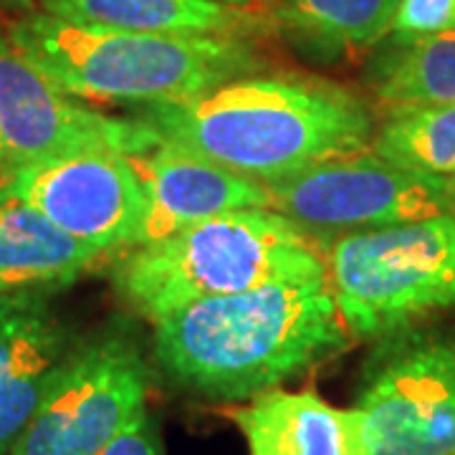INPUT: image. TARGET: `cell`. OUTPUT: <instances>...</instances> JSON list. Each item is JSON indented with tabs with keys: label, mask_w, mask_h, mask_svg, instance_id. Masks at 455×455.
I'll return each mask as SVG.
<instances>
[{
	"label": "cell",
	"mask_w": 455,
	"mask_h": 455,
	"mask_svg": "<svg viewBox=\"0 0 455 455\" xmlns=\"http://www.w3.org/2000/svg\"><path fill=\"white\" fill-rule=\"evenodd\" d=\"M134 119L259 182L367 152L374 137V116L362 99L307 76H243L196 97L142 104Z\"/></svg>",
	"instance_id": "1"
},
{
	"label": "cell",
	"mask_w": 455,
	"mask_h": 455,
	"mask_svg": "<svg viewBox=\"0 0 455 455\" xmlns=\"http://www.w3.org/2000/svg\"><path fill=\"white\" fill-rule=\"evenodd\" d=\"M329 276L196 301L155 322L152 355L167 379L212 400L274 390L347 349Z\"/></svg>",
	"instance_id": "2"
},
{
	"label": "cell",
	"mask_w": 455,
	"mask_h": 455,
	"mask_svg": "<svg viewBox=\"0 0 455 455\" xmlns=\"http://www.w3.org/2000/svg\"><path fill=\"white\" fill-rule=\"evenodd\" d=\"M8 38L68 97L104 104L196 97L259 68L248 38L112 31L51 13L18 20Z\"/></svg>",
	"instance_id": "3"
},
{
	"label": "cell",
	"mask_w": 455,
	"mask_h": 455,
	"mask_svg": "<svg viewBox=\"0 0 455 455\" xmlns=\"http://www.w3.org/2000/svg\"><path fill=\"white\" fill-rule=\"evenodd\" d=\"M324 276L319 243L266 208L215 215L137 245L114 268L119 296L149 322L205 299Z\"/></svg>",
	"instance_id": "4"
},
{
	"label": "cell",
	"mask_w": 455,
	"mask_h": 455,
	"mask_svg": "<svg viewBox=\"0 0 455 455\" xmlns=\"http://www.w3.org/2000/svg\"><path fill=\"white\" fill-rule=\"evenodd\" d=\"M324 253L352 337L379 339L455 307V212L337 235Z\"/></svg>",
	"instance_id": "5"
},
{
	"label": "cell",
	"mask_w": 455,
	"mask_h": 455,
	"mask_svg": "<svg viewBox=\"0 0 455 455\" xmlns=\"http://www.w3.org/2000/svg\"><path fill=\"white\" fill-rule=\"evenodd\" d=\"M357 412L367 455H455V339L412 324L377 339Z\"/></svg>",
	"instance_id": "6"
},
{
	"label": "cell",
	"mask_w": 455,
	"mask_h": 455,
	"mask_svg": "<svg viewBox=\"0 0 455 455\" xmlns=\"http://www.w3.org/2000/svg\"><path fill=\"white\" fill-rule=\"evenodd\" d=\"M149 367L134 331L114 324L79 341L11 455H99L145 407Z\"/></svg>",
	"instance_id": "7"
},
{
	"label": "cell",
	"mask_w": 455,
	"mask_h": 455,
	"mask_svg": "<svg viewBox=\"0 0 455 455\" xmlns=\"http://www.w3.org/2000/svg\"><path fill=\"white\" fill-rule=\"evenodd\" d=\"M263 185L271 211L309 235H347L453 212L448 180L407 172L372 149Z\"/></svg>",
	"instance_id": "8"
},
{
	"label": "cell",
	"mask_w": 455,
	"mask_h": 455,
	"mask_svg": "<svg viewBox=\"0 0 455 455\" xmlns=\"http://www.w3.org/2000/svg\"><path fill=\"white\" fill-rule=\"evenodd\" d=\"M8 185L66 233L104 253L137 245L145 200L119 149H82L18 170Z\"/></svg>",
	"instance_id": "9"
},
{
	"label": "cell",
	"mask_w": 455,
	"mask_h": 455,
	"mask_svg": "<svg viewBox=\"0 0 455 455\" xmlns=\"http://www.w3.org/2000/svg\"><path fill=\"white\" fill-rule=\"evenodd\" d=\"M134 119L92 112L0 33V185L28 164L82 149H124Z\"/></svg>",
	"instance_id": "10"
},
{
	"label": "cell",
	"mask_w": 455,
	"mask_h": 455,
	"mask_svg": "<svg viewBox=\"0 0 455 455\" xmlns=\"http://www.w3.org/2000/svg\"><path fill=\"white\" fill-rule=\"evenodd\" d=\"M122 155L145 200L137 245L170 238L182 228L215 215L253 208L271 211L263 182L167 142L140 119H134V132Z\"/></svg>",
	"instance_id": "11"
},
{
	"label": "cell",
	"mask_w": 455,
	"mask_h": 455,
	"mask_svg": "<svg viewBox=\"0 0 455 455\" xmlns=\"http://www.w3.org/2000/svg\"><path fill=\"white\" fill-rule=\"evenodd\" d=\"M76 344L38 289L0 296V455L11 453Z\"/></svg>",
	"instance_id": "12"
},
{
	"label": "cell",
	"mask_w": 455,
	"mask_h": 455,
	"mask_svg": "<svg viewBox=\"0 0 455 455\" xmlns=\"http://www.w3.org/2000/svg\"><path fill=\"white\" fill-rule=\"evenodd\" d=\"M223 415L243 433L248 455H367L357 407L341 410L311 390L274 387Z\"/></svg>",
	"instance_id": "13"
},
{
	"label": "cell",
	"mask_w": 455,
	"mask_h": 455,
	"mask_svg": "<svg viewBox=\"0 0 455 455\" xmlns=\"http://www.w3.org/2000/svg\"><path fill=\"white\" fill-rule=\"evenodd\" d=\"M44 13L82 26L160 36L248 38L271 20L259 8L223 0H41Z\"/></svg>",
	"instance_id": "14"
},
{
	"label": "cell",
	"mask_w": 455,
	"mask_h": 455,
	"mask_svg": "<svg viewBox=\"0 0 455 455\" xmlns=\"http://www.w3.org/2000/svg\"><path fill=\"white\" fill-rule=\"evenodd\" d=\"M107 253L59 228L31 203L0 185V281L13 289L64 286Z\"/></svg>",
	"instance_id": "15"
},
{
	"label": "cell",
	"mask_w": 455,
	"mask_h": 455,
	"mask_svg": "<svg viewBox=\"0 0 455 455\" xmlns=\"http://www.w3.org/2000/svg\"><path fill=\"white\" fill-rule=\"evenodd\" d=\"M370 84L387 114L455 104V31L395 46L374 64Z\"/></svg>",
	"instance_id": "16"
},
{
	"label": "cell",
	"mask_w": 455,
	"mask_h": 455,
	"mask_svg": "<svg viewBox=\"0 0 455 455\" xmlns=\"http://www.w3.org/2000/svg\"><path fill=\"white\" fill-rule=\"evenodd\" d=\"M377 157L407 172L427 178H455V104L412 107L387 114L374 132Z\"/></svg>",
	"instance_id": "17"
},
{
	"label": "cell",
	"mask_w": 455,
	"mask_h": 455,
	"mask_svg": "<svg viewBox=\"0 0 455 455\" xmlns=\"http://www.w3.org/2000/svg\"><path fill=\"white\" fill-rule=\"evenodd\" d=\"M400 0H278V20L331 49H367L390 33Z\"/></svg>",
	"instance_id": "18"
},
{
	"label": "cell",
	"mask_w": 455,
	"mask_h": 455,
	"mask_svg": "<svg viewBox=\"0 0 455 455\" xmlns=\"http://www.w3.org/2000/svg\"><path fill=\"white\" fill-rule=\"evenodd\" d=\"M455 31V0H400L392 16L395 46Z\"/></svg>",
	"instance_id": "19"
},
{
	"label": "cell",
	"mask_w": 455,
	"mask_h": 455,
	"mask_svg": "<svg viewBox=\"0 0 455 455\" xmlns=\"http://www.w3.org/2000/svg\"><path fill=\"white\" fill-rule=\"evenodd\" d=\"M99 455H164L163 435L152 412L142 407Z\"/></svg>",
	"instance_id": "20"
},
{
	"label": "cell",
	"mask_w": 455,
	"mask_h": 455,
	"mask_svg": "<svg viewBox=\"0 0 455 455\" xmlns=\"http://www.w3.org/2000/svg\"><path fill=\"white\" fill-rule=\"evenodd\" d=\"M223 3H233V5H245V8H259V0H223Z\"/></svg>",
	"instance_id": "21"
},
{
	"label": "cell",
	"mask_w": 455,
	"mask_h": 455,
	"mask_svg": "<svg viewBox=\"0 0 455 455\" xmlns=\"http://www.w3.org/2000/svg\"><path fill=\"white\" fill-rule=\"evenodd\" d=\"M448 193H451V203H453V212H455V178L448 180Z\"/></svg>",
	"instance_id": "22"
},
{
	"label": "cell",
	"mask_w": 455,
	"mask_h": 455,
	"mask_svg": "<svg viewBox=\"0 0 455 455\" xmlns=\"http://www.w3.org/2000/svg\"><path fill=\"white\" fill-rule=\"evenodd\" d=\"M11 291H13V289H8V286H5V283L0 281V296H5V293H11Z\"/></svg>",
	"instance_id": "23"
},
{
	"label": "cell",
	"mask_w": 455,
	"mask_h": 455,
	"mask_svg": "<svg viewBox=\"0 0 455 455\" xmlns=\"http://www.w3.org/2000/svg\"><path fill=\"white\" fill-rule=\"evenodd\" d=\"M3 3H16V0H0V5H3Z\"/></svg>",
	"instance_id": "24"
}]
</instances>
